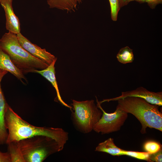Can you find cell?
Returning a JSON list of instances; mask_svg holds the SVG:
<instances>
[{"mask_svg": "<svg viewBox=\"0 0 162 162\" xmlns=\"http://www.w3.org/2000/svg\"><path fill=\"white\" fill-rule=\"evenodd\" d=\"M5 119L8 132L6 144L36 136H44L55 140L61 151L68 139V133L61 128L37 127L28 123L9 105L5 112Z\"/></svg>", "mask_w": 162, "mask_h": 162, "instance_id": "cell-1", "label": "cell"}, {"mask_svg": "<svg viewBox=\"0 0 162 162\" xmlns=\"http://www.w3.org/2000/svg\"><path fill=\"white\" fill-rule=\"evenodd\" d=\"M117 101V107L134 116L140 123L141 134L146 133L147 128L162 131V114L158 105L151 104L139 97H129Z\"/></svg>", "mask_w": 162, "mask_h": 162, "instance_id": "cell-2", "label": "cell"}, {"mask_svg": "<svg viewBox=\"0 0 162 162\" xmlns=\"http://www.w3.org/2000/svg\"><path fill=\"white\" fill-rule=\"evenodd\" d=\"M0 48L10 57L12 62L23 74L42 70L49 65L33 56L21 45L17 35L9 32L5 33L0 39Z\"/></svg>", "mask_w": 162, "mask_h": 162, "instance_id": "cell-3", "label": "cell"}, {"mask_svg": "<svg viewBox=\"0 0 162 162\" xmlns=\"http://www.w3.org/2000/svg\"><path fill=\"white\" fill-rule=\"evenodd\" d=\"M19 141L25 162H42L60 151L55 141L46 136H36Z\"/></svg>", "mask_w": 162, "mask_h": 162, "instance_id": "cell-4", "label": "cell"}, {"mask_svg": "<svg viewBox=\"0 0 162 162\" xmlns=\"http://www.w3.org/2000/svg\"><path fill=\"white\" fill-rule=\"evenodd\" d=\"M72 102L74 111L71 116L74 125L82 132H91L100 118L102 111L95 105L94 100H73Z\"/></svg>", "mask_w": 162, "mask_h": 162, "instance_id": "cell-5", "label": "cell"}, {"mask_svg": "<svg viewBox=\"0 0 162 162\" xmlns=\"http://www.w3.org/2000/svg\"><path fill=\"white\" fill-rule=\"evenodd\" d=\"M97 106L102 112V116L94 126L93 130L102 134H109L120 130L128 117V113L117 107L113 112H106L96 97Z\"/></svg>", "mask_w": 162, "mask_h": 162, "instance_id": "cell-6", "label": "cell"}, {"mask_svg": "<svg viewBox=\"0 0 162 162\" xmlns=\"http://www.w3.org/2000/svg\"><path fill=\"white\" fill-rule=\"evenodd\" d=\"M129 97H137L142 98L148 102L159 106L162 105V92H154L148 90L142 87L125 92H122L121 95L113 98L104 99L99 101L101 104L105 102L117 101L118 100Z\"/></svg>", "mask_w": 162, "mask_h": 162, "instance_id": "cell-7", "label": "cell"}, {"mask_svg": "<svg viewBox=\"0 0 162 162\" xmlns=\"http://www.w3.org/2000/svg\"><path fill=\"white\" fill-rule=\"evenodd\" d=\"M18 39L21 45L33 56L41 60L49 65L56 58L55 56L32 43L21 33L17 34Z\"/></svg>", "mask_w": 162, "mask_h": 162, "instance_id": "cell-8", "label": "cell"}, {"mask_svg": "<svg viewBox=\"0 0 162 162\" xmlns=\"http://www.w3.org/2000/svg\"><path fill=\"white\" fill-rule=\"evenodd\" d=\"M12 1L13 0H0V4L5 12L6 29L8 32L17 34L20 33V23L14 12Z\"/></svg>", "mask_w": 162, "mask_h": 162, "instance_id": "cell-9", "label": "cell"}, {"mask_svg": "<svg viewBox=\"0 0 162 162\" xmlns=\"http://www.w3.org/2000/svg\"><path fill=\"white\" fill-rule=\"evenodd\" d=\"M8 72L0 69V145L6 144L8 133L5 119V113L8 106L1 87V82L4 76Z\"/></svg>", "mask_w": 162, "mask_h": 162, "instance_id": "cell-10", "label": "cell"}, {"mask_svg": "<svg viewBox=\"0 0 162 162\" xmlns=\"http://www.w3.org/2000/svg\"><path fill=\"white\" fill-rule=\"evenodd\" d=\"M57 60V58H56L45 69L42 70H33L32 72L37 73L40 74L50 82L56 90L57 97L59 101L63 105L71 110L72 107L63 101L60 94L55 76V65Z\"/></svg>", "mask_w": 162, "mask_h": 162, "instance_id": "cell-11", "label": "cell"}, {"mask_svg": "<svg viewBox=\"0 0 162 162\" xmlns=\"http://www.w3.org/2000/svg\"><path fill=\"white\" fill-rule=\"evenodd\" d=\"M0 69L9 72L23 83L22 79L27 81L22 71L14 65L9 56L0 48Z\"/></svg>", "mask_w": 162, "mask_h": 162, "instance_id": "cell-12", "label": "cell"}, {"mask_svg": "<svg viewBox=\"0 0 162 162\" xmlns=\"http://www.w3.org/2000/svg\"><path fill=\"white\" fill-rule=\"evenodd\" d=\"M83 0H46L50 8H56L68 11H74Z\"/></svg>", "mask_w": 162, "mask_h": 162, "instance_id": "cell-13", "label": "cell"}, {"mask_svg": "<svg viewBox=\"0 0 162 162\" xmlns=\"http://www.w3.org/2000/svg\"><path fill=\"white\" fill-rule=\"evenodd\" d=\"M123 150L115 145L114 139L111 138L99 143L95 150V151L106 152L115 156L122 155Z\"/></svg>", "mask_w": 162, "mask_h": 162, "instance_id": "cell-14", "label": "cell"}, {"mask_svg": "<svg viewBox=\"0 0 162 162\" xmlns=\"http://www.w3.org/2000/svg\"><path fill=\"white\" fill-rule=\"evenodd\" d=\"M7 144L11 162H25L19 141H14Z\"/></svg>", "mask_w": 162, "mask_h": 162, "instance_id": "cell-15", "label": "cell"}, {"mask_svg": "<svg viewBox=\"0 0 162 162\" xmlns=\"http://www.w3.org/2000/svg\"><path fill=\"white\" fill-rule=\"evenodd\" d=\"M116 58L119 62L123 64L133 62L134 59L133 50L127 46L122 48L117 53Z\"/></svg>", "mask_w": 162, "mask_h": 162, "instance_id": "cell-16", "label": "cell"}, {"mask_svg": "<svg viewBox=\"0 0 162 162\" xmlns=\"http://www.w3.org/2000/svg\"><path fill=\"white\" fill-rule=\"evenodd\" d=\"M122 155H126L140 160L149 161V153L146 152H139L123 150Z\"/></svg>", "mask_w": 162, "mask_h": 162, "instance_id": "cell-17", "label": "cell"}, {"mask_svg": "<svg viewBox=\"0 0 162 162\" xmlns=\"http://www.w3.org/2000/svg\"><path fill=\"white\" fill-rule=\"evenodd\" d=\"M161 148V146L160 144L154 141H147L144 145V150L149 154L156 152Z\"/></svg>", "mask_w": 162, "mask_h": 162, "instance_id": "cell-18", "label": "cell"}, {"mask_svg": "<svg viewBox=\"0 0 162 162\" xmlns=\"http://www.w3.org/2000/svg\"><path fill=\"white\" fill-rule=\"evenodd\" d=\"M109 0L110 6L111 19L113 21H116L118 12L121 8L119 0Z\"/></svg>", "mask_w": 162, "mask_h": 162, "instance_id": "cell-19", "label": "cell"}, {"mask_svg": "<svg viewBox=\"0 0 162 162\" xmlns=\"http://www.w3.org/2000/svg\"><path fill=\"white\" fill-rule=\"evenodd\" d=\"M136 1L140 3H146L150 8L152 9H154L158 4L162 3V0H128L129 3L132 1Z\"/></svg>", "mask_w": 162, "mask_h": 162, "instance_id": "cell-20", "label": "cell"}, {"mask_svg": "<svg viewBox=\"0 0 162 162\" xmlns=\"http://www.w3.org/2000/svg\"><path fill=\"white\" fill-rule=\"evenodd\" d=\"M149 162H162V150L161 148L156 152L149 154Z\"/></svg>", "mask_w": 162, "mask_h": 162, "instance_id": "cell-21", "label": "cell"}, {"mask_svg": "<svg viewBox=\"0 0 162 162\" xmlns=\"http://www.w3.org/2000/svg\"><path fill=\"white\" fill-rule=\"evenodd\" d=\"M0 162H11L10 155L8 152H3L0 150Z\"/></svg>", "mask_w": 162, "mask_h": 162, "instance_id": "cell-22", "label": "cell"}, {"mask_svg": "<svg viewBox=\"0 0 162 162\" xmlns=\"http://www.w3.org/2000/svg\"><path fill=\"white\" fill-rule=\"evenodd\" d=\"M128 0H119L120 8L128 5L129 3Z\"/></svg>", "mask_w": 162, "mask_h": 162, "instance_id": "cell-23", "label": "cell"}]
</instances>
